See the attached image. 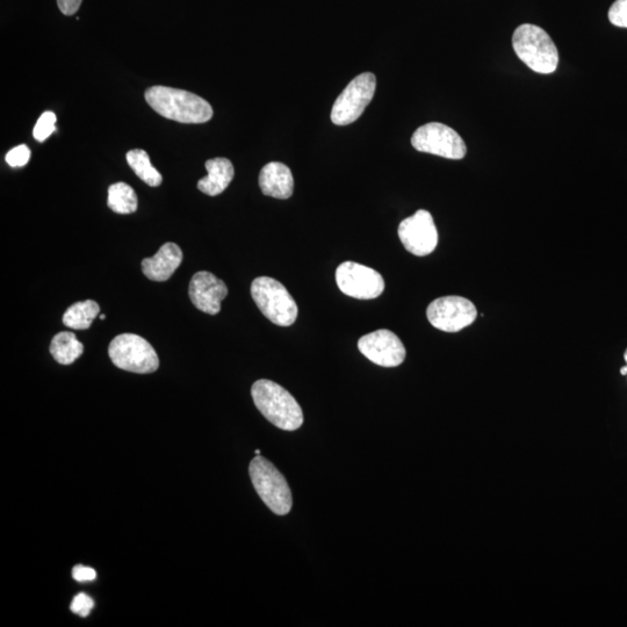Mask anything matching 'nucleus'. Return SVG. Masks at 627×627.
I'll use <instances>...</instances> for the list:
<instances>
[{
	"instance_id": "obj_26",
	"label": "nucleus",
	"mask_w": 627,
	"mask_h": 627,
	"mask_svg": "<svg viewBox=\"0 0 627 627\" xmlns=\"http://www.w3.org/2000/svg\"><path fill=\"white\" fill-rule=\"evenodd\" d=\"M82 2L83 0H57V5L64 16H72L78 12Z\"/></svg>"
},
{
	"instance_id": "obj_28",
	"label": "nucleus",
	"mask_w": 627,
	"mask_h": 627,
	"mask_svg": "<svg viewBox=\"0 0 627 627\" xmlns=\"http://www.w3.org/2000/svg\"><path fill=\"white\" fill-rule=\"evenodd\" d=\"M255 454H256V456H261V450H256Z\"/></svg>"
},
{
	"instance_id": "obj_9",
	"label": "nucleus",
	"mask_w": 627,
	"mask_h": 627,
	"mask_svg": "<svg viewBox=\"0 0 627 627\" xmlns=\"http://www.w3.org/2000/svg\"><path fill=\"white\" fill-rule=\"evenodd\" d=\"M477 316L478 311L473 302L457 295L436 299L427 309L431 326L445 333H458L470 327Z\"/></svg>"
},
{
	"instance_id": "obj_15",
	"label": "nucleus",
	"mask_w": 627,
	"mask_h": 627,
	"mask_svg": "<svg viewBox=\"0 0 627 627\" xmlns=\"http://www.w3.org/2000/svg\"><path fill=\"white\" fill-rule=\"evenodd\" d=\"M259 187L264 196L288 199L294 191V178L287 165L279 162L266 164L259 174Z\"/></svg>"
},
{
	"instance_id": "obj_4",
	"label": "nucleus",
	"mask_w": 627,
	"mask_h": 627,
	"mask_svg": "<svg viewBox=\"0 0 627 627\" xmlns=\"http://www.w3.org/2000/svg\"><path fill=\"white\" fill-rule=\"evenodd\" d=\"M249 474L257 494L272 513L278 516L290 513L293 506L291 488L271 461L256 456L251 460Z\"/></svg>"
},
{
	"instance_id": "obj_20",
	"label": "nucleus",
	"mask_w": 627,
	"mask_h": 627,
	"mask_svg": "<svg viewBox=\"0 0 627 627\" xmlns=\"http://www.w3.org/2000/svg\"><path fill=\"white\" fill-rule=\"evenodd\" d=\"M127 162L129 167L133 169L135 175L138 176L142 182L151 187H157L162 184L163 177L160 172L151 165L149 155L146 151L141 149L128 151Z\"/></svg>"
},
{
	"instance_id": "obj_5",
	"label": "nucleus",
	"mask_w": 627,
	"mask_h": 627,
	"mask_svg": "<svg viewBox=\"0 0 627 627\" xmlns=\"http://www.w3.org/2000/svg\"><path fill=\"white\" fill-rule=\"evenodd\" d=\"M251 297L259 311L279 327H290L297 321L298 306L278 280L270 277H259L252 281Z\"/></svg>"
},
{
	"instance_id": "obj_23",
	"label": "nucleus",
	"mask_w": 627,
	"mask_h": 627,
	"mask_svg": "<svg viewBox=\"0 0 627 627\" xmlns=\"http://www.w3.org/2000/svg\"><path fill=\"white\" fill-rule=\"evenodd\" d=\"M609 20L612 25L627 28V0H616L609 10Z\"/></svg>"
},
{
	"instance_id": "obj_7",
	"label": "nucleus",
	"mask_w": 627,
	"mask_h": 627,
	"mask_svg": "<svg viewBox=\"0 0 627 627\" xmlns=\"http://www.w3.org/2000/svg\"><path fill=\"white\" fill-rule=\"evenodd\" d=\"M376 88L377 78L371 72L357 76L336 99L331 121L337 126H347L358 120L371 103Z\"/></svg>"
},
{
	"instance_id": "obj_18",
	"label": "nucleus",
	"mask_w": 627,
	"mask_h": 627,
	"mask_svg": "<svg viewBox=\"0 0 627 627\" xmlns=\"http://www.w3.org/2000/svg\"><path fill=\"white\" fill-rule=\"evenodd\" d=\"M100 307L96 301L77 302L67 309L63 315L64 326L74 330H86L99 315Z\"/></svg>"
},
{
	"instance_id": "obj_8",
	"label": "nucleus",
	"mask_w": 627,
	"mask_h": 627,
	"mask_svg": "<svg viewBox=\"0 0 627 627\" xmlns=\"http://www.w3.org/2000/svg\"><path fill=\"white\" fill-rule=\"evenodd\" d=\"M412 146L421 153L463 160L466 144L454 129L439 122H430L417 129L412 138Z\"/></svg>"
},
{
	"instance_id": "obj_14",
	"label": "nucleus",
	"mask_w": 627,
	"mask_h": 627,
	"mask_svg": "<svg viewBox=\"0 0 627 627\" xmlns=\"http://www.w3.org/2000/svg\"><path fill=\"white\" fill-rule=\"evenodd\" d=\"M182 262V249L175 243H165L154 257L143 259L142 272L150 280L167 281Z\"/></svg>"
},
{
	"instance_id": "obj_24",
	"label": "nucleus",
	"mask_w": 627,
	"mask_h": 627,
	"mask_svg": "<svg viewBox=\"0 0 627 627\" xmlns=\"http://www.w3.org/2000/svg\"><path fill=\"white\" fill-rule=\"evenodd\" d=\"M93 607H95V602H93L92 598L89 595L81 593L76 595L74 600H72L70 609L74 614L85 618L90 615Z\"/></svg>"
},
{
	"instance_id": "obj_22",
	"label": "nucleus",
	"mask_w": 627,
	"mask_h": 627,
	"mask_svg": "<svg viewBox=\"0 0 627 627\" xmlns=\"http://www.w3.org/2000/svg\"><path fill=\"white\" fill-rule=\"evenodd\" d=\"M5 160L12 168L25 167L31 160V150L25 144H20L7 153Z\"/></svg>"
},
{
	"instance_id": "obj_25",
	"label": "nucleus",
	"mask_w": 627,
	"mask_h": 627,
	"mask_svg": "<svg viewBox=\"0 0 627 627\" xmlns=\"http://www.w3.org/2000/svg\"><path fill=\"white\" fill-rule=\"evenodd\" d=\"M72 578H74L78 582H90L96 580L97 573L95 569L91 567L78 565L75 566L74 569H72Z\"/></svg>"
},
{
	"instance_id": "obj_27",
	"label": "nucleus",
	"mask_w": 627,
	"mask_h": 627,
	"mask_svg": "<svg viewBox=\"0 0 627 627\" xmlns=\"http://www.w3.org/2000/svg\"><path fill=\"white\" fill-rule=\"evenodd\" d=\"M624 359H625L626 366H627V349H626V351H625V353H624Z\"/></svg>"
},
{
	"instance_id": "obj_21",
	"label": "nucleus",
	"mask_w": 627,
	"mask_h": 627,
	"mask_svg": "<svg viewBox=\"0 0 627 627\" xmlns=\"http://www.w3.org/2000/svg\"><path fill=\"white\" fill-rule=\"evenodd\" d=\"M55 124V113L49 111L43 113L34 127V139L39 142L46 141L55 132Z\"/></svg>"
},
{
	"instance_id": "obj_19",
	"label": "nucleus",
	"mask_w": 627,
	"mask_h": 627,
	"mask_svg": "<svg viewBox=\"0 0 627 627\" xmlns=\"http://www.w3.org/2000/svg\"><path fill=\"white\" fill-rule=\"evenodd\" d=\"M107 205L118 214H132L138 209V196L132 186L117 183L108 189Z\"/></svg>"
},
{
	"instance_id": "obj_11",
	"label": "nucleus",
	"mask_w": 627,
	"mask_h": 627,
	"mask_svg": "<svg viewBox=\"0 0 627 627\" xmlns=\"http://www.w3.org/2000/svg\"><path fill=\"white\" fill-rule=\"evenodd\" d=\"M398 234L403 247L410 254L424 257L432 254L438 244V232L434 218L420 209L400 223Z\"/></svg>"
},
{
	"instance_id": "obj_3",
	"label": "nucleus",
	"mask_w": 627,
	"mask_h": 627,
	"mask_svg": "<svg viewBox=\"0 0 627 627\" xmlns=\"http://www.w3.org/2000/svg\"><path fill=\"white\" fill-rule=\"evenodd\" d=\"M513 47L518 59L542 75L553 74L559 64L558 48L542 27L524 24L513 35Z\"/></svg>"
},
{
	"instance_id": "obj_2",
	"label": "nucleus",
	"mask_w": 627,
	"mask_h": 627,
	"mask_svg": "<svg viewBox=\"0 0 627 627\" xmlns=\"http://www.w3.org/2000/svg\"><path fill=\"white\" fill-rule=\"evenodd\" d=\"M252 400L262 415L275 427L294 431L304 424V413L294 396L271 380H258L251 388Z\"/></svg>"
},
{
	"instance_id": "obj_6",
	"label": "nucleus",
	"mask_w": 627,
	"mask_h": 627,
	"mask_svg": "<svg viewBox=\"0 0 627 627\" xmlns=\"http://www.w3.org/2000/svg\"><path fill=\"white\" fill-rule=\"evenodd\" d=\"M112 363L120 370L148 374L158 370L160 359L151 344L135 334H122L114 338L108 348Z\"/></svg>"
},
{
	"instance_id": "obj_10",
	"label": "nucleus",
	"mask_w": 627,
	"mask_h": 627,
	"mask_svg": "<svg viewBox=\"0 0 627 627\" xmlns=\"http://www.w3.org/2000/svg\"><path fill=\"white\" fill-rule=\"evenodd\" d=\"M338 288L351 298L372 300L385 291V280L380 273L367 266L344 262L336 271Z\"/></svg>"
},
{
	"instance_id": "obj_12",
	"label": "nucleus",
	"mask_w": 627,
	"mask_h": 627,
	"mask_svg": "<svg viewBox=\"0 0 627 627\" xmlns=\"http://www.w3.org/2000/svg\"><path fill=\"white\" fill-rule=\"evenodd\" d=\"M358 349L372 363L383 367L400 366L407 356L400 338L387 329L377 330L360 338Z\"/></svg>"
},
{
	"instance_id": "obj_17",
	"label": "nucleus",
	"mask_w": 627,
	"mask_h": 627,
	"mask_svg": "<svg viewBox=\"0 0 627 627\" xmlns=\"http://www.w3.org/2000/svg\"><path fill=\"white\" fill-rule=\"evenodd\" d=\"M84 347L77 340L74 333L62 331L55 335L52 344H50V353L57 363L62 365H70L83 355Z\"/></svg>"
},
{
	"instance_id": "obj_1",
	"label": "nucleus",
	"mask_w": 627,
	"mask_h": 627,
	"mask_svg": "<svg viewBox=\"0 0 627 627\" xmlns=\"http://www.w3.org/2000/svg\"><path fill=\"white\" fill-rule=\"evenodd\" d=\"M147 103L163 118L182 124H205L213 117V108L194 93L167 86H153L146 91Z\"/></svg>"
},
{
	"instance_id": "obj_16",
	"label": "nucleus",
	"mask_w": 627,
	"mask_h": 627,
	"mask_svg": "<svg viewBox=\"0 0 627 627\" xmlns=\"http://www.w3.org/2000/svg\"><path fill=\"white\" fill-rule=\"evenodd\" d=\"M207 176L200 179L198 189L215 197L226 191L235 175L234 165L227 158L218 157L206 162Z\"/></svg>"
},
{
	"instance_id": "obj_29",
	"label": "nucleus",
	"mask_w": 627,
	"mask_h": 627,
	"mask_svg": "<svg viewBox=\"0 0 627 627\" xmlns=\"http://www.w3.org/2000/svg\"><path fill=\"white\" fill-rule=\"evenodd\" d=\"M99 317H100V320H105L106 319V316L104 314L100 315Z\"/></svg>"
},
{
	"instance_id": "obj_13",
	"label": "nucleus",
	"mask_w": 627,
	"mask_h": 627,
	"mask_svg": "<svg viewBox=\"0 0 627 627\" xmlns=\"http://www.w3.org/2000/svg\"><path fill=\"white\" fill-rule=\"evenodd\" d=\"M189 295L192 304L199 311L209 315L219 314L221 311V302L228 295V287L225 281L215 277L213 273L201 271L193 276Z\"/></svg>"
}]
</instances>
